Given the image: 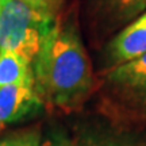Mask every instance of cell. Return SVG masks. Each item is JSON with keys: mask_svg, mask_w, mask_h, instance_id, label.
I'll return each instance as SVG.
<instances>
[{"mask_svg": "<svg viewBox=\"0 0 146 146\" xmlns=\"http://www.w3.org/2000/svg\"><path fill=\"white\" fill-rule=\"evenodd\" d=\"M34 81L31 62L12 52H0V88Z\"/></svg>", "mask_w": 146, "mask_h": 146, "instance_id": "7", "label": "cell"}, {"mask_svg": "<svg viewBox=\"0 0 146 146\" xmlns=\"http://www.w3.org/2000/svg\"><path fill=\"white\" fill-rule=\"evenodd\" d=\"M146 53V11L129 23L107 46L111 68Z\"/></svg>", "mask_w": 146, "mask_h": 146, "instance_id": "5", "label": "cell"}, {"mask_svg": "<svg viewBox=\"0 0 146 146\" xmlns=\"http://www.w3.org/2000/svg\"><path fill=\"white\" fill-rule=\"evenodd\" d=\"M56 19L25 0H0V52H12L33 64Z\"/></svg>", "mask_w": 146, "mask_h": 146, "instance_id": "2", "label": "cell"}, {"mask_svg": "<svg viewBox=\"0 0 146 146\" xmlns=\"http://www.w3.org/2000/svg\"><path fill=\"white\" fill-rule=\"evenodd\" d=\"M34 88L43 104L73 111L84 104L95 85L92 66L77 29L56 21L33 60Z\"/></svg>", "mask_w": 146, "mask_h": 146, "instance_id": "1", "label": "cell"}, {"mask_svg": "<svg viewBox=\"0 0 146 146\" xmlns=\"http://www.w3.org/2000/svg\"><path fill=\"white\" fill-rule=\"evenodd\" d=\"M0 146H41V130L30 127L11 133L0 139Z\"/></svg>", "mask_w": 146, "mask_h": 146, "instance_id": "8", "label": "cell"}, {"mask_svg": "<svg viewBox=\"0 0 146 146\" xmlns=\"http://www.w3.org/2000/svg\"><path fill=\"white\" fill-rule=\"evenodd\" d=\"M98 10L112 27L131 23L146 11V0H96Z\"/></svg>", "mask_w": 146, "mask_h": 146, "instance_id": "6", "label": "cell"}, {"mask_svg": "<svg viewBox=\"0 0 146 146\" xmlns=\"http://www.w3.org/2000/svg\"><path fill=\"white\" fill-rule=\"evenodd\" d=\"M34 10L39 11L41 14L56 19L57 10L60 8V0H25Z\"/></svg>", "mask_w": 146, "mask_h": 146, "instance_id": "9", "label": "cell"}, {"mask_svg": "<svg viewBox=\"0 0 146 146\" xmlns=\"http://www.w3.org/2000/svg\"><path fill=\"white\" fill-rule=\"evenodd\" d=\"M104 99L115 114L131 120H146V53L108 69Z\"/></svg>", "mask_w": 146, "mask_h": 146, "instance_id": "3", "label": "cell"}, {"mask_svg": "<svg viewBox=\"0 0 146 146\" xmlns=\"http://www.w3.org/2000/svg\"><path fill=\"white\" fill-rule=\"evenodd\" d=\"M41 146H74L73 142H70L68 138L64 137H56V138H50L46 139L41 143Z\"/></svg>", "mask_w": 146, "mask_h": 146, "instance_id": "10", "label": "cell"}, {"mask_svg": "<svg viewBox=\"0 0 146 146\" xmlns=\"http://www.w3.org/2000/svg\"><path fill=\"white\" fill-rule=\"evenodd\" d=\"M42 106L43 102L34 88V81L0 88V127L38 114Z\"/></svg>", "mask_w": 146, "mask_h": 146, "instance_id": "4", "label": "cell"}]
</instances>
